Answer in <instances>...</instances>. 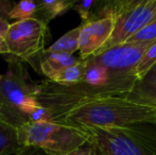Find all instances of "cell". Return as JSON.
<instances>
[{"label":"cell","instance_id":"obj_9","mask_svg":"<svg viewBox=\"0 0 156 155\" xmlns=\"http://www.w3.org/2000/svg\"><path fill=\"white\" fill-rule=\"evenodd\" d=\"M81 60L82 58H76L73 54L47 53L43 50L38 54L30 58L27 63L33 65L35 70L46 76L48 80H51L58 72H61L67 67L76 64Z\"/></svg>","mask_w":156,"mask_h":155},{"label":"cell","instance_id":"obj_1","mask_svg":"<svg viewBox=\"0 0 156 155\" xmlns=\"http://www.w3.org/2000/svg\"><path fill=\"white\" fill-rule=\"evenodd\" d=\"M136 81L129 76L109 86L94 87L85 82L60 84L46 79L37 82L36 100L47 108L50 121L79 130L156 123V108L126 98Z\"/></svg>","mask_w":156,"mask_h":155},{"label":"cell","instance_id":"obj_13","mask_svg":"<svg viewBox=\"0 0 156 155\" xmlns=\"http://www.w3.org/2000/svg\"><path fill=\"white\" fill-rule=\"evenodd\" d=\"M81 29H82V26H79V27L68 31L62 37L54 41L49 48L44 49V51L47 52V53L73 54L74 52L80 49L79 39H80Z\"/></svg>","mask_w":156,"mask_h":155},{"label":"cell","instance_id":"obj_18","mask_svg":"<svg viewBox=\"0 0 156 155\" xmlns=\"http://www.w3.org/2000/svg\"><path fill=\"white\" fill-rule=\"evenodd\" d=\"M156 41V19L140 31H138L135 35L127 39L126 43L129 44H152ZM125 44V43H124Z\"/></svg>","mask_w":156,"mask_h":155},{"label":"cell","instance_id":"obj_16","mask_svg":"<svg viewBox=\"0 0 156 155\" xmlns=\"http://www.w3.org/2000/svg\"><path fill=\"white\" fill-rule=\"evenodd\" d=\"M156 65V41L149 47V49L144 52L141 61L138 64L137 68L134 71V76L137 80H141L151 69Z\"/></svg>","mask_w":156,"mask_h":155},{"label":"cell","instance_id":"obj_2","mask_svg":"<svg viewBox=\"0 0 156 155\" xmlns=\"http://www.w3.org/2000/svg\"><path fill=\"white\" fill-rule=\"evenodd\" d=\"M8 70L0 73V107L4 121L15 128L31 122L39 104L36 100L37 82L29 76L25 62L11 54L4 56Z\"/></svg>","mask_w":156,"mask_h":155},{"label":"cell","instance_id":"obj_24","mask_svg":"<svg viewBox=\"0 0 156 155\" xmlns=\"http://www.w3.org/2000/svg\"><path fill=\"white\" fill-rule=\"evenodd\" d=\"M0 120H3L2 119V116H1V107H0Z\"/></svg>","mask_w":156,"mask_h":155},{"label":"cell","instance_id":"obj_10","mask_svg":"<svg viewBox=\"0 0 156 155\" xmlns=\"http://www.w3.org/2000/svg\"><path fill=\"white\" fill-rule=\"evenodd\" d=\"M126 98L139 105L156 108V65L141 80L136 81Z\"/></svg>","mask_w":156,"mask_h":155},{"label":"cell","instance_id":"obj_19","mask_svg":"<svg viewBox=\"0 0 156 155\" xmlns=\"http://www.w3.org/2000/svg\"><path fill=\"white\" fill-rule=\"evenodd\" d=\"M68 155H102V153L93 143H87V145L74 150L73 152Z\"/></svg>","mask_w":156,"mask_h":155},{"label":"cell","instance_id":"obj_7","mask_svg":"<svg viewBox=\"0 0 156 155\" xmlns=\"http://www.w3.org/2000/svg\"><path fill=\"white\" fill-rule=\"evenodd\" d=\"M152 44L125 43L91 56L104 65L112 73L134 76V71L141 61L144 52Z\"/></svg>","mask_w":156,"mask_h":155},{"label":"cell","instance_id":"obj_6","mask_svg":"<svg viewBox=\"0 0 156 155\" xmlns=\"http://www.w3.org/2000/svg\"><path fill=\"white\" fill-rule=\"evenodd\" d=\"M48 33L49 28L47 23L36 18L11 23L5 37L9 54L28 62L44 50Z\"/></svg>","mask_w":156,"mask_h":155},{"label":"cell","instance_id":"obj_23","mask_svg":"<svg viewBox=\"0 0 156 155\" xmlns=\"http://www.w3.org/2000/svg\"><path fill=\"white\" fill-rule=\"evenodd\" d=\"M0 54H9V49H8V45H6L5 38L1 37L0 36Z\"/></svg>","mask_w":156,"mask_h":155},{"label":"cell","instance_id":"obj_11","mask_svg":"<svg viewBox=\"0 0 156 155\" xmlns=\"http://www.w3.org/2000/svg\"><path fill=\"white\" fill-rule=\"evenodd\" d=\"M74 1L71 0H41L37 1V11L34 18L49 25L55 17L63 15L72 9Z\"/></svg>","mask_w":156,"mask_h":155},{"label":"cell","instance_id":"obj_15","mask_svg":"<svg viewBox=\"0 0 156 155\" xmlns=\"http://www.w3.org/2000/svg\"><path fill=\"white\" fill-rule=\"evenodd\" d=\"M37 11V1L34 0H23L15 3L14 8L10 12V19L25 20L34 18Z\"/></svg>","mask_w":156,"mask_h":155},{"label":"cell","instance_id":"obj_12","mask_svg":"<svg viewBox=\"0 0 156 155\" xmlns=\"http://www.w3.org/2000/svg\"><path fill=\"white\" fill-rule=\"evenodd\" d=\"M21 147L17 129L9 122L0 120V155H15Z\"/></svg>","mask_w":156,"mask_h":155},{"label":"cell","instance_id":"obj_17","mask_svg":"<svg viewBox=\"0 0 156 155\" xmlns=\"http://www.w3.org/2000/svg\"><path fill=\"white\" fill-rule=\"evenodd\" d=\"M98 5V1L94 0H85V1H74L73 9L78 12L80 17L82 18V23H87L90 21L97 20L94 6Z\"/></svg>","mask_w":156,"mask_h":155},{"label":"cell","instance_id":"obj_22","mask_svg":"<svg viewBox=\"0 0 156 155\" xmlns=\"http://www.w3.org/2000/svg\"><path fill=\"white\" fill-rule=\"evenodd\" d=\"M11 23L8 20H1L0 19V36L1 37H6V34H8L9 28H10Z\"/></svg>","mask_w":156,"mask_h":155},{"label":"cell","instance_id":"obj_4","mask_svg":"<svg viewBox=\"0 0 156 155\" xmlns=\"http://www.w3.org/2000/svg\"><path fill=\"white\" fill-rule=\"evenodd\" d=\"M18 140L23 147H36L49 155H68L89 143L85 131L53 121L28 122L17 128Z\"/></svg>","mask_w":156,"mask_h":155},{"label":"cell","instance_id":"obj_3","mask_svg":"<svg viewBox=\"0 0 156 155\" xmlns=\"http://www.w3.org/2000/svg\"><path fill=\"white\" fill-rule=\"evenodd\" d=\"M102 155H156V123L85 129Z\"/></svg>","mask_w":156,"mask_h":155},{"label":"cell","instance_id":"obj_20","mask_svg":"<svg viewBox=\"0 0 156 155\" xmlns=\"http://www.w3.org/2000/svg\"><path fill=\"white\" fill-rule=\"evenodd\" d=\"M15 2L9 0H0V19L8 20L10 19V12L14 8Z\"/></svg>","mask_w":156,"mask_h":155},{"label":"cell","instance_id":"obj_8","mask_svg":"<svg viewBox=\"0 0 156 155\" xmlns=\"http://www.w3.org/2000/svg\"><path fill=\"white\" fill-rule=\"evenodd\" d=\"M80 33V58L82 60L94 55L108 41L115 28L113 16H105L87 23H82Z\"/></svg>","mask_w":156,"mask_h":155},{"label":"cell","instance_id":"obj_5","mask_svg":"<svg viewBox=\"0 0 156 155\" xmlns=\"http://www.w3.org/2000/svg\"><path fill=\"white\" fill-rule=\"evenodd\" d=\"M113 16L115 28L106 44L97 53L126 43L127 39L156 19V0H125L106 2L99 8L97 19Z\"/></svg>","mask_w":156,"mask_h":155},{"label":"cell","instance_id":"obj_14","mask_svg":"<svg viewBox=\"0 0 156 155\" xmlns=\"http://www.w3.org/2000/svg\"><path fill=\"white\" fill-rule=\"evenodd\" d=\"M86 64V60H81L76 64L67 67L61 72H58L50 81L60 83V84H76V83L82 82L84 79Z\"/></svg>","mask_w":156,"mask_h":155},{"label":"cell","instance_id":"obj_21","mask_svg":"<svg viewBox=\"0 0 156 155\" xmlns=\"http://www.w3.org/2000/svg\"><path fill=\"white\" fill-rule=\"evenodd\" d=\"M15 155H49V154H47L45 151H43L41 149L36 147H21V149Z\"/></svg>","mask_w":156,"mask_h":155}]
</instances>
